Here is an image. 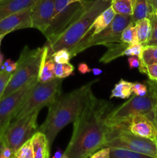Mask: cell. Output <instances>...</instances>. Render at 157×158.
<instances>
[{
    "label": "cell",
    "mask_w": 157,
    "mask_h": 158,
    "mask_svg": "<svg viewBox=\"0 0 157 158\" xmlns=\"http://www.w3.org/2000/svg\"><path fill=\"white\" fill-rule=\"evenodd\" d=\"M148 90H149V89H148V86L146 85V83H143V84H142V86H140L138 89H136V90H135L133 94H135V96L143 97V96H145L147 94Z\"/></svg>",
    "instance_id": "obj_37"
},
{
    "label": "cell",
    "mask_w": 157,
    "mask_h": 158,
    "mask_svg": "<svg viewBox=\"0 0 157 158\" xmlns=\"http://www.w3.org/2000/svg\"><path fill=\"white\" fill-rule=\"evenodd\" d=\"M121 42L127 44L139 43L137 37L136 29L133 23H130L124 29L121 34Z\"/></svg>",
    "instance_id": "obj_26"
},
{
    "label": "cell",
    "mask_w": 157,
    "mask_h": 158,
    "mask_svg": "<svg viewBox=\"0 0 157 158\" xmlns=\"http://www.w3.org/2000/svg\"><path fill=\"white\" fill-rule=\"evenodd\" d=\"M128 63H129V67L130 69H135V68H138L139 69L140 65L139 58L138 56H129V58H128Z\"/></svg>",
    "instance_id": "obj_35"
},
{
    "label": "cell",
    "mask_w": 157,
    "mask_h": 158,
    "mask_svg": "<svg viewBox=\"0 0 157 158\" xmlns=\"http://www.w3.org/2000/svg\"><path fill=\"white\" fill-rule=\"evenodd\" d=\"M139 58L140 60L139 70L141 73L146 65L157 63V46H144L142 54Z\"/></svg>",
    "instance_id": "obj_22"
},
{
    "label": "cell",
    "mask_w": 157,
    "mask_h": 158,
    "mask_svg": "<svg viewBox=\"0 0 157 158\" xmlns=\"http://www.w3.org/2000/svg\"><path fill=\"white\" fill-rule=\"evenodd\" d=\"M130 23H132V18L129 15H115L110 24L102 32L92 36L85 37L75 47L70 49L71 55L74 57L94 46L103 45L106 46L111 43H121L122 32Z\"/></svg>",
    "instance_id": "obj_9"
},
{
    "label": "cell",
    "mask_w": 157,
    "mask_h": 158,
    "mask_svg": "<svg viewBox=\"0 0 157 158\" xmlns=\"http://www.w3.org/2000/svg\"><path fill=\"white\" fill-rule=\"evenodd\" d=\"M62 79H54L47 83L37 81L17 110L12 120H18L49 106L60 95Z\"/></svg>",
    "instance_id": "obj_6"
},
{
    "label": "cell",
    "mask_w": 157,
    "mask_h": 158,
    "mask_svg": "<svg viewBox=\"0 0 157 158\" xmlns=\"http://www.w3.org/2000/svg\"><path fill=\"white\" fill-rule=\"evenodd\" d=\"M110 148V158H155L123 148Z\"/></svg>",
    "instance_id": "obj_25"
},
{
    "label": "cell",
    "mask_w": 157,
    "mask_h": 158,
    "mask_svg": "<svg viewBox=\"0 0 157 158\" xmlns=\"http://www.w3.org/2000/svg\"><path fill=\"white\" fill-rule=\"evenodd\" d=\"M132 134L139 137L157 141V131L153 120L144 114L133 116L124 127Z\"/></svg>",
    "instance_id": "obj_13"
},
{
    "label": "cell",
    "mask_w": 157,
    "mask_h": 158,
    "mask_svg": "<svg viewBox=\"0 0 157 158\" xmlns=\"http://www.w3.org/2000/svg\"><path fill=\"white\" fill-rule=\"evenodd\" d=\"M153 15H155V18H156V19H157V9H156V10L155 11V12H154V14H153Z\"/></svg>",
    "instance_id": "obj_49"
},
{
    "label": "cell",
    "mask_w": 157,
    "mask_h": 158,
    "mask_svg": "<svg viewBox=\"0 0 157 158\" xmlns=\"http://www.w3.org/2000/svg\"><path fill=\"white\" fill-rule=\"evenodd\" d=\"M132 85L133 83L126 81L123 79L120 80L112 89L110 99H129L132 94Z\"/></svg>",
    "instance_id": "obj_21"
},
{
    "label": "cell",
    "mask_w": 157,
    "mask_h": 158,
    "mask_svg": "<svg viewBox=\"0 0 157 158\" xmlns=\"http://www.w3.org/2000/svg\"><path fill=\"white\" fill-rule=\"evenodd\" d=\"M148 3H149L151 15H152L157 9V0H148Z\"/></svg>",
    "instance_id": "obj_41"
},
{
    "label": "cell",
    "mask_w": 157,
    "mask_h": 158,
    "mask_svg": "<svg viewBox=\"0 0 157 158\" xmlns=\"http://www.w3.org/2000/svg\"><path fill=\"white\" fill-rule=\"evenodd\" d=\"M99 80H94L73 91L60 94L49 106L44 123L38 131L46 134L49 146L52 147L58 133L69 123H73L81 112L92 87Z\"/></svg>",
    "instance_id": "obj_2"
},
{
    "label": "cell",
    "mask_w": 157,
    "mask_h": 158,
    "mask_svg": "<svg viewBox=\"0 0 157 158\" xmlns=\"http://www.w3.org/2000/svg\"><path fill=\"white\" fill-rule=\"evenodd\" d=\"M135 2V0H112L110 6L116 15L132 16Z\"/></svg>",
    "instance_id": "obj_23"
},
{
    "label": "cell",
    "mask_w": 157,
    "mask_h": 158,
    "mask_svg": "<svg viewBox=\"0 0 157 158\" xmlns=\"http://www.w3.org/2000/svg\"><path fill=\"white\" fill-rule=\"evenodd\" d=\"M12 158H34L33 151H32V147L30 139L27 140L26 143H23L14 153Z\"/></svg>",
    "instance_id": "obj_28"
},
{
    "label": "cell",
    "mask_w": 157,
    "mask_h": 158,
    "mask_svg": "<svg viewBox=\"0 0 157 158\" xmlns=\"http://www.w3.org/2000/svg\"><path fill=\"white\" fill-rule=\"evenodd\" d=\"M91 72L93 73L94 76H99L103 73V70L98 69V68H92V69H91Z\"/></svg>",
    "instance_id": "obj_44"
},
{
    "label": "cell",
    "mask_w": 157,
    "mask_h": 158,
    "mask_svg": "<svg viewBox=\"0 0 157 158\" xmlns=\"http://www.w3.org/2000/svg\"><path fill=\"white\" fill-rule=\"evenodd\" d=\"M50 56L56 63H69L70 60L72 58L70 52L67 49H61L55 51L51 54Z\"/></svg>",
    "instance_id": "obj_29"
},
{
    "label": "cell",
    "mask_w": 157,
    "mask_h": 158,
    "mask_svg": "<svg viewBox=\"0 0 157 158\" xmlns=\"http://www.w3.org/2000/svg\"><path fill=\"white\" fill-rule=\"evenodd\" d=\"M38 0H0V20L12 14L30 9Z\"/></svg>",
    "instance_id": "obj_15"
},
{
    "label": "cell",
    "mask_w": 157,
    "mask_h": 158,
    "mask_svg": "<svg viewBox=\"0 0 157 158\" xmlns=\"http://www.w3.org/2000/svg\"><path fill=\"white\" fill-rule=\"evenodd\" d=\"M134 24L136 29L139 43L146 46L150 39L151 32H152V23L150 19H143L137 21Z\"/></svg>",
    "instance_id": "obj_20"
},
{
    "label": "cell",
    "mask_w": 157,
    "mask_h": 158,
    "mask_svg": "<svg viewBox=\"0 0 157 158\" xmlns=\"http://www.w3.org/2000/svg\"><path fill=\"white\" fill-rule=\"evenodd\" d=\"M69 1V4H72V3H75V2H83V0H68Z\"/></svg>",
    "instance_id": "obj_46"
},
{
    "label": "cell",
    "mask_w": 157,
    "mask_h": 158,
    "mask_svg": "<svg viewBox=\"0 0 157 158\" xmlns=\"http://www.w3.org/2000/svg\"><path fill=\"white\" fill-rule=\"evenodd\" d=\"M151 15L148 0H135L133 13L131 16L132 23H135L145 18H150Z\"/></svg>",
    "instance_id": "obj_24"
},
{
    "label": "cell",
    "mask_w": 157,
    "mask_h": 158,
    "mask_svg": "<svg viewBox=\"0 0 157 158\" xmlns=\"http://www.w3.org/2000/svg\"><path fill=\"white\" fill-rule=\"evenodd\" d=\"M105 148H123L157 158V141L139 137L124 128L110 129Z\"/></svg>",
    "instance_id": "obj_10"
},
{
    "label": "cell",
    "mask_w": 157,
    "mask_h": 158,
    "mask_svg": "<svg viewBox=\"0 0 157 158\" xmlns=\"http://www.w3.org/2000/svg\"><path fill=\"white\" fill-rule=\"evenodd\" d=\"M16 68H17V62L12 61L10 64H9L6 68H5V69L3 71H5V72L6 73H12L15 72Z\"/></svg>",
    "instance_id": "obj_40"
},
{
    "label": "cell",
    "mask_w": 157,
    "mask_h": 158,
    "mask_svg": "<svg viewBox=\"0 0 157 158\" xmlns=\"http://www.w3.org/2000/svg\"><path fill=\"white\" fill-rule=\"evenodd\" d=\"M37 81V79H35L10 95L0 100V134L12 121L17 110Z\"/></svg>",
    "instance_id": "obj_11"
},
{
    "label": "cell",
    "mask_w": 157,
    "mask_h": 158,
    "mask_svg": "<svg viewBox=\"0 0 157 158\" xmlns=\"http://www.w3.org/2000/svg\"><path fill=\"white\" fill-rule=\"evenodd\" d=\"M63 152H64V151H62L60 148H58V149L56 150V151L55 152V154H54V155L52 156V158H62Z\"/></svg>",
    "instance_id": "obj_42"
},
{
    "label": "cell",
    "mask_w": 157,
    "mask_h": 158,
    "mask_svg": "<svg viewBox=\"0 0 157 158\" xmlns=\"http://www.w3.org/2000/svg\"><path fill=\"white\" fill-rule=\"evenodd\" d=\"M106 1H107V2H111V1H112V0H106Z\"/></svg>",
    "instance_id": "obj_51"
},
{
    "label": "cell",
    "mask_w": 157,
    "mask_h": 158,
    "mask_svg": "<svg viewBox=\"0 0 157 158\" xmlns=\"http://www.w3.org/2000/svg\"><path fill=\"white\" fill-rule=\"evenodd\" d=\"M104 1H106V2H107V1H106V0H104Z\"/></svg>",
    "instance_id": "obj_52"
},
{
    "label": "cell",
    "mask_w": 157,
    "mask_h": 158,
    "mask_svg": "<svg viewBox=\"0 0 157 158\" xmlns=\"http://www.w3.org/2000/svg\"><path fill=\"white\" fill-rule=\"evenodd\" d=\"M13 157V152L10 148L7 147H2L1 151H0V158H12Z\"/></svg>",
    "instance_id": "obj_36"
},
{
    "label": "cell",
    "mask_w": 157,
    "mask_h": 158,
    "mask_svg": "<svg viewBox=\"0 0 157 158\" xmlns=\"http://www.w3.org/2000/svg\"><path fill=\"white\" fill-rule=\"evenodd\" d=\"M145 83L147 84L148 87L149 89H152L153 91V93L155 94V97L157 98V81H152V80H148V81H146Z\"/></svg>",
    "instance_id": "obj_39"
},
{
    "label": "cell",
    "mask_w": 157,
    "mask_h": 158,
    "mask_svg": "<svg viewBox=\"0 0 157 158\" xmlns=\"http://www.w3.org/2000/svg\"><path fill=\"white\" fill-rule=\"evenodd\" d=\"M89 158H110V148H103L99 150Z\"/></svg>",
    "instance_id": "obj_34"
},
{
    "label": "cell",
    "mask_w": 157,
    "mask_h": 158,
    "mask_svg": "<svg viewBox=\"0 0 157 158\" xmlns=\"http://www.w3.org/2000/svg\"><path fill=\"white\" fill-rule=\"evenodd\" d=\"M5 36H6V35H0V47H1L2 41L3 38H4V37H5ZM0 53H1V52H0Z\"/></svg>",
    "instance_id": "obj_48"
},
{
    "label": "cell",
    "mask_w": 157,
    "mask_h": 158,
    "mask_svg": "<svg viewBox=\"0 0 157 158\" xmlns=\"http://www.w3.org/2000/svg\"><path fill=\"white\" fill-rule=\"evenodd\" d=\"M89 1L69 4L68 0H55V11L50 25L43 35L47 40L46 44L53 43L69 26L82 15Z\"/></svg>",
    "instance_id": "obj_7"
},
{
    "label": "cell",
    "mask_w": 157,
    "mask_h": 158,
    "mask_svg": "<svg viewBox=\"0 0 157 158\" xmlns=\"http://www.w3.org/2000/svg\"><path fill=\"white\" fill-rule=\"evenodd\" d=\"M12 73L0 70V97L2 95L8 83L10 80Z\"/></svg>",
    "instance_id": "obj_33"
},
{
    "label": "cell",
    "mask_w": 157,
    "mask_h": 158,
    "mask_svg": "<svg viewBox=\"0 0 157 158\" xmlns=\"http://www.w3.org/2000/svg\"><path fill=\"white\" fill-rule=\"evenodd\" d=\"M116 14L113 11L111 6L106 8L104 11L101 12L95 20L93 21L92 24L91 25L89 31L86 32L84 38L86 36H92L95 34L99 33L100 32L106 29L108 26L111 23V22L113 20L114 17Z\"/></svg>",
    "instance_id": "obj_17"
},
{
    "label": "cell",
    "mask_w": 157,
    "mask_h": 158,
    "mask_svg": "<svg viewBox=\"0 0 157 158\" xmlns=\"http://www.w3.org/2000/svg\"><path fill=\"white\" fill-rule=\"evenodd\" d=\"M143 48H144V46L140 44V43L129 44L126 50L124 51V56H134L139 57L142 54V52H143Z\"/></svg>",
    "instance_id": "obj_30"
},
{
    "label": "cell",
    "mask_w": 157,
    "mask_h": 158,
    "mask_svg": "<svg viewBox=\"0 0 157 158\" xmlns=\"http://www.w3.org/2000/svg\"><path fill=\"white\" fill-rule=\"evenodd\" d=\"M55 0H38L31 9L32 28L44 33L53 18Z\"/></svg>",
    "instance_id": "obj_12"
},
{
    "label": "cell",
    "mask_w": 157,
    "mask_h": 158,
    "mask_svg": "<svg viewBox=\"0 0 157 158\" xmlns=\"http://www.w3.org/2000/svg\"><path fill=\"white\" fill-rule=\"evenodd\" d=\"M111 107L109 102L98 99L90 91L81 112L73 122L72 137L62 158H89L105 148L110 131L106 117Z\"/></svg>",
    "instance_id": "obj_1"
},
{
    "label": "cell",
    "mask_w": 157,
    "mask_h": 158,
    "mask_svg": "<svg viewBox=\"0 0 157 158\" xmlns=\"http://www.w3.org/2000/svg\"><path fill=\"white\" fill-rule=\"evenodd\" d=\"M40 110L12 120L0 134V141L4 147L10 148L14 153L38 131L37 118Z\"/></svg>",
    "instance_id": "obj_8"
},
{
    "label": "cell",
    "mask_w": 157,
    "mask_h": 158,
    "mask_svg": "<svg viewBox=\"0 0 157 158\" xmlns=\"http://www.w3.org/2000/svg\"><path fill=\"white\" fill-rule=\"evenodd\" d=\"M49 47L47 44L43 46V53L42 57L41 65L38 72L37 80L39 83H47L52 81L55 77V63L49 54Z\"/></svg>",
    "instance_id": "obj_16"
},
{
    "label": "cell",
    "mask_w": 157,
    "mask_h": 158,
    "mask_svg": "<svg viewBox=\"0 0 157 158\" xmlns=\"http://www.w3.org/2000/svg\"><path fill=\"white\" fill-rule=\"evenodd\" d=\"M129 44L122 43V42L107 45L106 46V47H107L108 49L107 51L99 59V62L103 63H109L115 60V59L124 56V51L129 46Z\"/></svg>",
    "instance_id": "obj_19"
},
{
    "label": "cell",
    "mask_w": 157,
    "mask_h": 158,
    "mask_svg": "<svg viewBox=\"0 0 157 158\" xmlns=\"http://www.w3.org/2000/svg\"><path fill=\"white\" fill-rule=\"evenodd\" d=\"M78 71L81 74L84 75V74L91 73V69L89 68V66H88L87 63H80L78 65Z\"/></svg>",
    "instance_id": "obj_38"
},
{
    "label": "cell",
    "mask_w": 157,
    "mask_h": 158,
    "mask_svg": "<svg viewBox=\"0 0 157 158\" xmlns=\"http://www.w3.org/2000/svg\"><path fill=\"white\" fill-rule=\"evenodd\" d=\"M110 4L111 2H106L104 0L89 1L87 7L82 15L53 43L50 45L47 44L49 47V55L61 49L70 50L75 47L84 38L95 19L106 8L109 7Z\"/></svg>",
    "instance_id": "obj_3"
},
{
    "label": "cell",
    "mask_w": 157,
    "mask_h": 158,
    "mask_svg": "<svg viewBox=\"0 0 157 158\" xmlns=\"http://www.w3.org/2000/svg\"><path fill=\"white\" fill-rule=\"evenodd\" d=\"M42 53L43 46L33 49H30L27 46L23 48L19 58L16 61V69L12 73L0 100L10 95L29 82L37 79Z\"/></svg>",
    "instance_id": "obj_5"
},
{
    "label": "cell",
    "mask_w": 157,
    "mask_h": 158,
    "mask_svg": "<svg viewBox=\"0 0 157 158\" xmlns=\"http://www.w3.org/2000/svg\"><path fill=\"white\" fill-rule=\"evenodd\" d=\"M148 89L146 95L132 96L123 104L109 111L106 117L108 127L110 129L124 127L133 116L138 114L148 116L154 122V109L157 103V98L153 91L149 87Z\"/></svg>",
    "instance_id": "obj_4"
},
{
    "label": "cell",
    "mask_w": 157,
    "mask_h": 158,
    "mask_svg": "<svg viewBox=\"0 0 157 158\" xmlns=\"http://www.w3.org/2000/svg\"><path fill=\"white\" fill-rule=\"evenodd\" d=\"M3 61H4V56H3V54L0 53V66L2 64Z\"/></svg>",
    "instance_id": "obj_47"
},
{
    "label": "cell",
    "mask_w": 157,
    "mask_h": 158,
    "mask_svg": "<svg viewBox=\"0 0 157 158\" xmlns=\"http://www.w3.org/2000/svg\"><path fill=\"white\" fill-rule=\"evenodd\" d=\"M154 123H155V128H156L157 131V103L155 106V109H154Z\"/></svg>",
    "instance_id": "obj_45"
},
{
    "label": "cell",
    "mask_w": 157,
    "mask_h": 158,
    "mask_svg": "<svg viewBox=\"0 0 157 158\" xmlns=\"http://www.w3.org/2000/svg\"><path fill=\"white\" fill-rule=\"evenodd\" d=\"M32 28L31 9L12 14L0 20V35L19 29Z\"/></svg>",
    "instance_id": "obj_14"
},
{
    "label": "cell",
    "mask_w": 157,
    "mask_h": 158,
    "mask_svg": "<svg viewBox=\"0 0 157 158\" xmlns=\"http://www.w3.org/2000/svg\"><path fill=\"white\" fill-rule=\"evenodd\" d=\"M156 46H157V45H156Z\"/></svg>",
    "instance_id": "obj_53"
},
{
    "label": "cell",
    "mask_w": 157,
    "mask_h": 158,
    "mask_svg": "<svg viewBox=\"0 0 157 158\" xmlns=\"http://www.w3.org/2000/svg\"><path fill=\"white\" fill-rule=\"evenodd\" d=\"M74 72V66L70 63H56L55 65V77L58 79L69 77Z\"/></svg>",
    "instance_id": "obj_27"
},
{
    "label": "cell",
    "mask_w": 157,
    "mask_h": 158,
    "mask_svg": "<svg viewBox=\"0 0 157 158\" xmlns=\"http://www.w3.org/2000/svg\"><path fill=\"white\" fill-rule=\"evenodd\" d=\"M12 62V60H11V59H7V60H6L5 61H3L2 64V66H0V70H2V71L4 70L5 68H6L8 65L10 64Z\"/></svg>",
    "instance_id": "obj_43"
},
{
    "label": "cell",
    "mask_w": 157,
    "mask_h": 158,
    "mask_svg": "<svg viewBox=\"0 0 157 158\" xmlns=\"http://www.w3.org/2000/svg\"><path fill=\"white\" fill-rule=\"evenodd\" d=\"M34 158H49L50 146L46 134L37 131L30 138Z\"/></svg>",
    "instance_id": "obj_18"
},
{
    "label": "cell",
    "mask_w": 157,
    "mask_h": 158,
    "mask_svg": "<svg viewBox=\"0 0 157 158\" xmlns=\"http://www.w3.org/2000/svg\"><path fill=\"white\" fill-rule=\"evenodd\" d=\"M152 23V32L149 42L146 46H156L157 45V19L154 15L150 17Z\"/></svg>",
    "instance_id": "obj_32"
},
{
    "label": "cell",
    "mask_w": 157,
    "mask_h": 158,
    "mask_svg": "<svg viewBox=\"0 0 157 158\" xmlns=\"http://www.w3.org/2000/svg\"><path fill=\"white\" fill-rule=\"evenodd\" d=\"M141 73L146 74L149 77V80L152 81H157V63L153 64H149L145 66L143 70L141 71Z\"/></svg>",
    "instance_id": "obj_31"
},
{
    "label": "cell",
    "mask_w": 157,
    "mask_h": 158,
    "mask_svg": "<svg viewBox=\"0 0 157 158\" xmlns=\"http://www.w3.org/2000/svg\"><path fill=\"white\" fill-rule=\"evenodd\" d=\"M2 147H3L2 143V142L0 141V151H1V150H2Z\"/></svg>",
    "instance_id": "obj_50"
}]
</instances>
